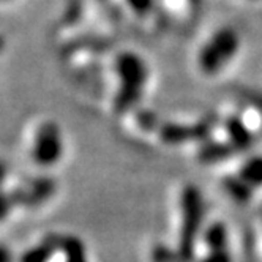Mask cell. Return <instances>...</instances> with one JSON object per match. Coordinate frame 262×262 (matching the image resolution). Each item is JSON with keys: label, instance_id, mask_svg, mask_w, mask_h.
Instances as JSON below:
<instances>
[{"label": "cell", "instance_id": "obj_1", "mask_svg": "<svg viewBox=\"0 0 262 262\" xmlns=\"http://www.w3.org/2000/svg\"><path fill=\"white\" fill-rule=\"evenodd\" d=\"M182 226H180V248L179 254L182 259L193 256L196 237L202 223V198L194 185H186L182 193Z\"/></svg>", "mask_w": 262, "mask_h": 262}, {"label": "cell", "instance_id": "obj_2", "mask_svg": "<svg viewBox=\"0 0 262 262\" xmlns=\"http://www.w3.org/2000/svg\"><path fill=\"white\" fill-rule=\"evenodd\" d=\"M63 155V141L60 128L55 122H43L35 133L32 158L41 167L55 166Z\"/></svg>", "mask_w": 262, "mask_h": 262}, {"label": "cell", "instance_id": "obj_3", "mask_svg": "<svg viewBox=\"0 0 262 262\" xmlns=\"http://www.w3.org/2000/svg\"><path fill=\"white\" fill-rule=\"evenodd\" d=\"M215 125V117L207 116L193 125H183L176 122H163L158 128V136L161 142L167 145H180L185 142H205Z\"/></svg>", "mask_w": 262, "mask_h": 262}, {"label": "cell", "instance_id": "obj_4", "mask_svg": "<svg viewBox=\"0 0 262 262\" xmlns=\"http://www.w3.org/2000/svg\"><path fill=\"white\" fill-rule=\"evenodd\" d=\"M114 68L120 81V87L144 90L148 78V68L141 55L131 51L120 52L116 57Z\"/></svg>", "mask_w": 262, "mask_h": 262}, {"label": "cell", "instance_id": "obj_5", "mask_svg": "<svg viewBox=\"0 0 262 262\" xmlns=\"http://www.w3.org/2000/svg\"><path fill=\"white\" fill-rule=\"evenodd\" d=\"M224 129L229 139V144L235 148V152H247L254 144V135L238 116H229L224 120Z\"/></svg>", "mask_w": 262, "mask_h": 262}, {"label": "cell", "instance_id": "obj_6", "mask_svg": "<svg viewBox=\"0 0 262 262\" xmlns=\"http://www.w3.org/2000/svg\"><path fill=\"white\" fill-rule=\"evenodd\" d=\"M235 148L229 142L220 141H205L198 150V160L202 164H216L232 158Z\"/></svg>", "mask_w": 262, "mask_h": 262}, {"label": "cell", "instance_id": "obj_7", "mask_svg": "<svg viewBox=\"0 0 262 262\" xmlns=\"http://www.w3.org/2000/svg\"><path fill=\"white\" fill-rule=\"evenodd\" d=\"M210 43L218 49V52L221 54V57L226 60V63L237 54L238 46H240L238 35L232 27H223L216 30L212 36Z\"/></svg>", "mask_w": 262, "mask_h": 262}, {"label": "cell", "instance_id": "obj_8", "mask_svg": "<svg viewBox=\"0 0 262 262\" xmlns=\"http://www.w3.org/2000/svg\"><path fill=\"white\" fill-rule=\"evenodd\" d=\"M223 188H224V191L228 193V196L231 199H234L237 204H247V202H250L253 194H254V190L251 188V186L247 182H243L238 174L224 177L223 179Z\"/></svg>", "mask_w": 262, "mask_h": 262}, {"label": "cell", "instance_id": "obj_9", "mask_svg": "<svg viewBox=\"0 0 262 262\" xmlns=\"http://www.w3.org/2000/svg\"><path fill=\"white\" fill-rule=\"evenodd\" d=\"M224 63H226V60L221 57V54L218 52V49L210 41L205 43L201 48V51L198 54V65L202 70V73L216 74L224 67Z\"/></svg>", "mask_w": 262, "mask_h": 262}, {"label": "cell", "instance_id": "obj_10", "mask_svg": "<svg viewBox=\"0 0 262 262\" xmlns=\"http://www.w3.org/2000/svg\"><path fill=\"white\" fill-rule=\"evenodd\" d=\"M238 176L247 182L253 190L262 186V155H254L248 158L240 167Z\"/></svg>", "mask_w": 262, "mask_h": 262}, {"label": "cell", "instance_id": "obj_11", "mask_svg": "<svg viewBox=\"0 0 262 262\" xmlns=\"http://www.w3.org/2000/svg\"><path fill=\"white\" fill-rule=\"evenodd\" d=\"M204 242L209 247L210 253L216 251H226L228 243V231L223 223H212L204 232Z\"/></svg>", "mask_w": 262, "mask_h": 262}, {"label": "cell", "instance_id": "obj_12", "mask_svg": "<svg viewBox=\"0 0 262 262\" xmlns=\"http://www.w3.org/2000/svg\"><path fill=\"white\" fill-rule=\"evenodd\" d=\"M142 98V90H135V89H125L119 87L116 98H114V109L119 114L128 112L129 109H133Z\"/></svg>", "mask_w": 262, "mask_h": 262}, {"label": "cell", "instance_id": "obj_13", "mask_svg": "<svg viewBox=\"0 0 262 262\" xmlns=\"http://www.w3.org/2000/svg\"><path fill=\"white\" fill-rule=\"evenodd\" d=\"M136 120L144 131H158V128L161 125L155 112L148 111V109H139L136 114Z\"/></svg>", "mask_w": 262, "mask_h": 262}, {"label": "cell", "instance_id": "obj_14", "mask_svg": "<svg viewBox=\"0 0 262 262\" xmlns=\"http://www.w3.org/2000/svg\"><path fill=\"white\" fill-rule=\"evenodd\" d=\"M129 10L138 16H145L154 8L155 0H125Z\"/></svg>", "mask_w": 262, "mask_h": 262}]
</instances>
